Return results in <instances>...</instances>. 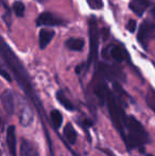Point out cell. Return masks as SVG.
<instances>
[{
  "label": "cell",
  "instance_id": "obj_1",
  "mask_svg": "<svg viewBox=\"0 0 155 156\" xmlns=\"http://www.w3.org/2000/svg\"><path fill=\"white\" fill-rule=\"evenodd\" d=\"M122 139L124 140L126 147L130 150L139 149L141 150L145 144L149 142V134L145 129L143 125L134 117L128 116L125 122V131Z\"/></svg>",
  "mask_w": 155,
  "mask_h": 156
},
{
  "label": "cell",
  "instance_id": "obj_2",
  "mask_svg": "<svg viewBox=\"0 0 155 156\" xmlns=\"http://www.w3.org/2000/svg\"><path fill=\"white\" fill-rule=\"evenodd\" d=\"M106 104H107L108 112H110V116L113 121V124L117 129V131L119 132L121 137L123 138L124 131H125V122L128 116L124 113L121 101L112 91L108 90L107 94H106Z\"/></svg>",
  "mask_w": 155,
  "mask_h": 156
},
{
  "label": "cell",
  "instance_id": "obj_3",
  "mask_svg": "<svg viewBox=\"0 0 155 156\" xmlns=\"http://www.w3.org/2000/svg\"><path fill=\"white\" fill-rule=\"evenodd\" d=\"M98 38H99V32H98L97 20L95 17H90L89 19V56H88V65L96 61L98 55Z\"/></svg>",
  "mask_w": 155,
  "mask_h": 156
},
{
  "label": "cell",
  "instance_id": "obj_4",
  "mask_svg": "<svg viewBox=\"0 0 155 156\" xmlns=\"http://www.w3.org/2000/svg\"><path fill=\"white\" fill-rule=\"evenodd\" d=\"M36 26H61L64 25L65 21L63 19L56 17L55 15H53L50 12H43L38 15V17L35 20Z\"/></svg>",
  "mask_w": 155,
  "mask_h": 156
},
{
  "label": "cell",
  "instance_id": "obj_5",
  "mask_svg": "<svg viewBox=\"0 0 155 156\" xmlns=\"http://www.w3.org/2000/svg\"><path fill=\"white\" fill-rule=\"evenodd\" d=\"M6 144L11 156H17V141L15 125H9L6 129Z\"/></svg>",
  "mask_w": 155,
  "mask_h": 156
},
{
  "label": "cell",
  "instance_id": "obj_6",
  "mask_svg": "<svg viewBox=\"0 0 155 156\" xmlns=\"http://www.w3.org/2000/svg\"><path fill=\"white\" fill-rule=\"evenodd\" d=\"M1 104L8 115H13L15 113V101L11 90L5 89L1 94Z\"/></svg>",
  "mask_w": 155,
  "mask_h": 156
},
{
  "label": "cell",
  "instance_id": "obj_7",
  "mask_svg": "<svg viewBox=\"0 0 155 156\" xmlns=\"http://www.w3.org/2000/svg\"><path fill=\"white\" fill-rule=\"evenodd\" d=\"M150 4H151L150 0H131L129 3V8L137 16L141 17L145 11L150 6Z\"/></svg>",
  "mask_w": 155,
  "mask_h": 156
},
{
  "label": "cell",
  "instance_id": "obj_8",
  "mask_svg": "<svg viewBox=\"0 0 155 156\" xmlns=\"http://www.w3.org/2000/svg\"><path fill=\"white\" fill-rule=\"evenodd\" d=\"M154 28H155V26L149 23L148 21H143V23H141L140 28H139L138 34H137V38H138V41L143 46L146 45V43L148 41L150 35H151L152 30H153Z\"/></svg>",
  "mask_w": 155,
  "mask_h": 156
},
{
  "label": "cell",
  "instance_id": "obj_9",
  "mask_svg": "<svg viewBox=\"0 0 155 156\" xmlns=\"http://www.w3.org/2000/svg\"><path fill=\"white\" fill-rule=\"evenodd\" d=\"M20 155L21 156H41L38 150L31 141L23 138L20 144Z\"/></svg>",
  "mask_w": 155,
  "mask_h": 156
},
{
  "label": "cell",
  "instance_id": "obj_10",
  "mask_svg": "<svg viewBox=\"0 0 155 156\" xmlns=\"http://www.w3.org/2000/svg\"><path fill=\"white\" fill-rule=\"evenodd\" d=\"M54 31L53 30H48V29H41L38 34V41H39V48L44 50L50 43H51L52 38L54 37Z\"/></svg>",
  "mask_w": 155,
  "mask_h": 156
},
{
  "label": "cell",
  "instance_id": "obj_11",
  "mask_svg": "<svg viewBox=\"0 0 155 156\" xmlns=\"http://www.w3.org/2000/svg\"><path fill=\"white\" fill-rule=\"evenodd\" d=\"M110 55L112 56L115 61L121 63L126 58L128 53H126V51L121 47V46L113 45V46H111V47H110Z\"/></svg>",
  "mask_w": 155,
  "mask_h": 156
},
{
  "label": "cell",
  "instance_id": "obj_12",
  "mask_svg": "<svg viewBox=\"0 0 155 156\" xmlns=\"http://www.w3.org/2000/svg\"><path fill=\"white\" fill-rule=\"evenodd\" d=\"M63 134H64V137L66 138L67 142L69 144H75L76 141H77V137H78V134L76 132L75 127L71 123H67L65 125L64 127V131H63Z\"/></svg>",
  "mask_w": 155,
  "mask_h": 156
},
{
  "label": "cell",
  "instance_id": "obj_13",
  "mask_svg": "<svg viewBox=\"0 0 155 156\" xmlns=\"http://www.w3.org/2000/svg\"><path fill=\"white\" fill-rule=\"evenodd\" d=\"M66 47L71 51H82V49L84 48L85 41L83 38H68L65 43Z\"/></svg>",
  "mask_w": 155,
  "mask_h": 156
},
{
  "label": "cell",
  "instance_id": "obj_14",
  "mask_svg": "<svg viewBox=\"0 0 155 156\" xmlns=\"http://www.w3.org/2000/svg\"><path fill=\"white\" fill-rule=\"evenodd\" d=\"M55 97H56V100L60 102V104L62 105L63 107H65L67 111H71V112L75 111V105H73L72 102L65 96L62 90H58V93H56Z\"/></svg>",
  "mask_w": 155,
  "mask_h": 156
},
{
  "label": "cell",
  "instance_id": "obj_15",
  "mask_svg": "<svg viewBox=\"0 0 155 156\" xmlns=\"http://www.w3.org/2000/svg\"><path fill=\"white\" fill-rule=\"evenodd\" d=\"M50 120L53 127L55 129H58L63 123V115L58 109H52L50 112Z\"/></svg>",
  "mask_w": 155,
  "mask_h": 156
},
{
  "label": "cell",
  "instance_id": "obj_16",
  "mask_svg": "<svg viewBox=\"0 0 155 156\" xmlns=\"http://www.w3.org/2000/svg\"><path fill=\"white\" fill-rule=\"evenodd\" d=\"M146 102L148 106L155 113V90L153 88H149L148 90L147 96H146Z\"/></svg>",
  "mask_w": 155,
  "mask_h": 156
},
{
  "label": "cell",
  "instance_id": "obj_17",
  "mask_svg": "<svg viewBox=\"0 0 155 156\" xmlns=\"http://www.w3.org/2000/svg\"><path fill=\"white\" fill-rule=\"evenodd\" d=\"M13 11H14L15 15L18 17H23V14H25V10H26V6L25 4L23 3L21 1H15L13 3Z\"/></svg>",
  "mask_w": 155,
  "mask_h": 156
},
{
  "label": "cell",
  "instance_id": "obj_18",
  "mask_svg": "<svg viewBox=\"0 0 155 156\" xmlns=\"http://www.w3.org/2000/svg\"><path fill=\"white\" fill-rule=\"evenodd\" d=\"M87 3L89 4L91 9L95 10H100L103 8V1L102 0H87Z\"/></svg>",
  "mask_w": 155,
  "mask_h": 156
},
{
  "label": "cell",
  "instance_id": "obj_19",
  "mask_svg": "<svg viewBox=\"0 0 155 156\" xmlns=\"http://www.w3.org/2000/svg\"><path fill=\"white\" fill-rule=\"evenodd\" d=\"M136 28H137V23L134 20V19H130V20L128 21V25H126V29H128L131 33H135Z\"/></svg>",
  "mask_w": 155,
  "mask_h": 156
},
{
  "label": "cell",
  "instance_id": "obj_20",
  "mask_svg": "<svg viewBox=\"0 0 155 156\" xmlns=\"http://www.w3.org/2000/svg\"><path fill=\"white\" fill-rule=\"evenodd\" d=\"M80 123L84 129H88V127H90L93 125V121L89 119H83L82 121H80Z\"/></svg>",
  "mask_w": 155,
  "mask_h": 156
},
{
  "label": "cell",
  "instance_id": "obj_21",
  "mask_svg": "<svg viewBox=\"0 0 155 156\" xmlns=\"http://www.w3.org/2000/svg\"><path fill=\"white\" fill-rule=\"evenodd\" d=\"M1 76H3L4 79H5V80H8L9 82H11V81H12V79H11V76H10V74L8 73V72L5 71V70H3L2 69L1 70Z\"/></svg>",
  "mask_w": 155,
  "mask_h": 156
},
{
  "label": "cell",
  "instance_id": "obj_22",
  "mask_svg": "<svg viewBox=\"0 0 155 156\" xmlns=\"http://www.w3.org/2000/svg\"><path fill=\"white\" fill-rule=\"evenodd\" d=\"M101 32H102V34H103V39L107 38V36H108V29H107V28H104Z\"/></svg>",
  "mask_w": 155,
  "mask_h": 156
},
{
  "label": "cell",
  "instance_id": "obj_23",
  "mask_svg": "<svg viewBox=\"0 0 155 156\" xmlns=\"http://www.w3.org/2000/svg\"><path fill=\"white\" fill-rule=\"evenodd\" d=\"M103 152H105L106 154H107L108 156H116V155H115V154H114V153H113V152H111L110 150H103Z\"/></svg>",
  "mask_w": 155,
  "mask_h": 156
},
{
  "label": "cell",
  "instance_id": "obj_24",
  "mask_svg": "<svg viewBox=\"0 0 155 156\" xmlns=\"http://www.w3.org/2000/svg\"><path fill=\"white\" fill-rule=\"evenodd\" d=\"M82 66H83V65H80V66H78V67L76 68V72H77L78 74L81 72V68H82Z\"/></svg>",
  "mask_w": 155,
  "mask_h": 156
},
{
  "label": "cell",
  "instance_id": "obj_25",
  "mask_svg": "<svg viewBox=\"0 0 155 156\" xmlns=\"http://www.w3.org/2000/svg\"><path fill=\"white\" fill-rule=\"evenodd\" d=\"M152 15H153V17L155 18V8L153 9V10H152Z\"/></svg>",
  "mask_w": 155,
  "mask_h": 156
}]
</instances>
